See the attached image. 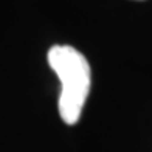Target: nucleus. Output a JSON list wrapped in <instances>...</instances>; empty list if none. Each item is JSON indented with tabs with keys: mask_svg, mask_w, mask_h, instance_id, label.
I'll list each match as a JSON object with an SVG mask.
<instances>
[{
	"mask_svg": "<svg viewBox=\"0 0 152 152\" xmlns=\"http://www.w3.org/2000/svg\"><path fill=\"white\" fill-rule=\"evenodd\" d=\"M48 64L59 76L62 86L59 95L61 118L70 126L76 124L90 92L92 73L88 61L70 45H54L48 50Z\"/></svg>",
	"mask_w": 152,
	"mask_h": 152,
	"instance_id": "1",
	"label": "nucleus"
}]
</instances>
